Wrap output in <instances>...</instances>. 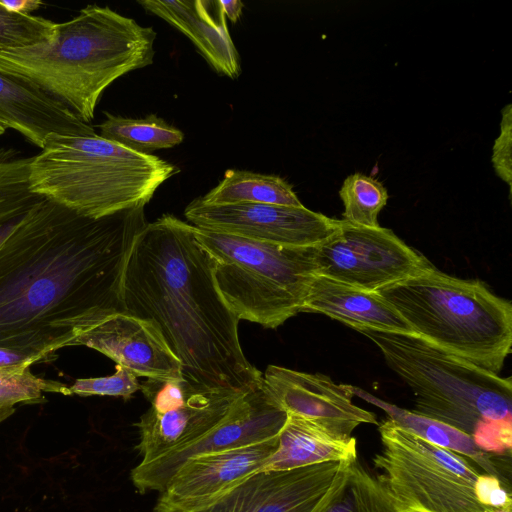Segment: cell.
Returning a JSON list of instances; mask_svg holds the SVG:
<instances>
[{"label":"cell","mask_w":512,"mask_h":512,"mask_svg":"<svg viewBox=\"0 0 512 512\" xmlns=\"http://www.w3.org/2000/svg\"><path fill=\"white\" fill-rule=\"evenodd\" d=\"M144 207L89 218L44 198L0 246V347L47 362L124 312L123 274L148 223Z\"/></svg>","instance_id":"obj_1"},{"label":"cell","mask_w":512,"mask_h":512,"mask_svg":"<svg viewBox=\"0 0 512 512\" xmlns=\"http://www.w3.org/2000/svg\"><path fill=\"white\" fill-rule=\"evenodd\" d=\"M214 267L194 226L165 214L147 223L131 248L124 312L158 326L193 387L245 392L263 377L244 355L239 320L216 286Z\"/></svg>","instance_id":"obj_2"},{"label":"cell","mask_w":512,"mask_h":512,"mask_svg":"<svg viewBox=\"0 0 512 512\" xmlns=\"http://www.w3.org/2000/svg\"><path fill=\"white\" fill-rule=\"evenodd\" d=\"M156 32L111 8L87 5L52 40L0 51V71L23 79L90 124L104 90L153 63Z\"/></svg>","instance_id":"obj_3"},{"label":"cell","mask_w":512,"mask_h":512,"mask_svg":"<svg viewBox=\"0 0 512 512\" xmlns=\"http://www.w3.org/2000/svg\"><path fill=\"white\" fill-rule=\"evenodd\" d=\"M179 169L94 134H51L32 157L30 189L89 218L145 206Z\"/></svg>","instance_id":"obj_4"},{"label":"cell","mask_w":512,"mask_h":512,"mask_svg":"<svg viewBox=\"0 0 512 512\" xmlns=\"http://www.w3.org/2000/svg\"><path fill=\"white\" fill-rule=\"evenodd\" d=\"M412 331L473 365L499 375L512 346V305L477 279L430 264L376 291Z\"/></svg>","instance_id":"obj_5"},{"label":"cell","mask_w":512,"mask_h":512,"mask_svg":"<svg viewBox=\"0 0 512 512\" xmlns=\"http://www.w3.org/2000/svg\"><path fill=\"white\" fill-rule=\"evenodd\" d=\"M355 331L371 340L413 391V412L472 437L491 421L512 420L511 378H502L414 332Z\"/></svg>","instance_id":"obj_6"},{"label":"cell","mask_w":512,"mask_h":512,"mask_svg":"<svg viewBox=\"0 0 512 512\" xmlns=\"http://www.w3.org/2000/svg\"><path fill=\"white\" fill-rule=\"evenodd\" d=\"M376 476L396 512H511V485L468 457L427 442L387 418L378 423Z\"/></svg>","instance_id":"obj_7"},{"label":"cell","mask_w":512,"mask_h":512,"mask_svg":"<svg viewBox=\"0 0 512 512\" xmlns=\"http://www.w3.org/2000/svg\"><path fill=\"white\" fill-rule=\"evenodd\" d=\"M194 235L214 259L216 286L239 321L277 328L300 313L316 276V246H282L195 226Z\"/></svg>","instance_id":"obj_8"},{"label":"cell","mask_w":512,"mask_h":512,"mask_svg":"<svg viewBox=\"0 0 512 512\" xmlns=\"http://www.w3.org/2000/svg\"><path fill=\"white\" fill-rule=\"evenodd\" d=\"M315 262L316 275L367 291L404 280L432 264L390 229L343 220L316 246Z\"/></svg>","instance_id":"obj_9"},{"label":"cell","mask_w":512,"mask_h":512,"mask_svg":"<svg viewBox=\"0 0 512 512\" xmlns=\"http://www.w3.org/2000/svg\"><path fill=\"white\" fill-rule=\"evenodd\" d=\"M287 413L262 382L246 391L217 426L194 442L131 471V480L141 493L159 491L188 458L262 442L278 436Z\"/></svg>","instance_id":"obj_10"},{"label":"cell","mask_w":512,"mask_h":512,"mask_svg":"<svg viewBox=\"0 0 512 512\" xmlns=\"http://www.w3.org/2000/svg\"><path fill=\"white\" fill-rule=\"evenodd\" d=\"M189 224L282 246H317L331 237L341 220L306 208L272 204L210 205L194 199L184 211Z\"/></svg>","instance_id":"obj_11"},{"label":"cell","mask_w":512,"mask_h":512,"mask_svg":"<svg viewBox=\"0 0 512 512\" xmlns=\"http://www.w3.org/2000/svg\"><path fill=\"white\" fill-rule=\"evenodd\" d=\"M349 463L260 470L197 508L180 510L156 505L154 512H313Z\"/></svg>","instance_id":"obj_12"},{"label":"cell","mask_w":512,"mask_h":512,"mask_svg":"<svg viewBox=\"0 0 512 512\" xmlns=\"http://www.w3.org/2000/svg\"><path fill=\"white\" fill-rule=\"evenodd\" d=\"M262 377L267 391L287 414L311 420L335 434L352 436L362 424L378 425L374 413L353 403L352 385L276 365H269Z\"/></svg>","instance_id":"obj_13"},{"label":"cell","mask_w":512,"mask_h":512,"mask_svg":"<svg viewBox=\"0 0 512 512\" xmlns=\"http://www.w3.org/2000/svg\"><path fill=\"white\" fill-rule=\"evenodd\" d=\"M245 392L191 386L180 399L150 406L135 424L141 462L152 461L208 433L226 418Z\"/></svg>","instance_id":"obj_14"},{"label":"cell","mask_w":512,"mask_h":512,"mask_svg":"<svg viewBox=\"0 0 512 512\" xmlns=\"http://www.w3.org/2000/svg\"><path fill=\"white\" fill-rule=\"evenodd\" d=\"M278 446V436L254 444L188 458L174 472L156 505L197 508L262 470Z\"/></svg>","instance_id":"obj_15"},{"label":"cell","mask_w":512,"mask_h":512,"mask_svg":"<svg viewBox=\"0 0 512 512\" xmlns=\"http://www.w3.org/2000/svg\"><path fill=\"white\" fill-rule=\"evenodd\" d=\"M86 346L147 379H181L180 360L158 326L143 318L119 312L83 333L75 346Z\"/></svg>","instance_id":"obj_16"},{"label":"cell","mask_w":512,"mask_h":512,"mask_svg":"<svg viewBox=\"0 0 512 512\" xmlns=\"http://www.w3.org/2000/svg\"><path fill=\"white\" fill-rule=\"evenodd\" d=\"M0 124L43 148L51 134L94 135L93 126L37 86L0 71Z\"/></svg>","instance_id":"obj_17"},{"label":"cell","mask_w":512,"mask_h":512,"mask_svg":"<svg viewBox=\"0 0 512 512\" xmlns=\"http://www.w3.org/2000/svg\"><path fill=\"white\" fill-rule=\"evenodd\" d=\"M138 3L186 35L213 69L231 79L241 72L239 54L231 39L226 17L217 2L203 0H141Z\"/></svg>","instance_id":"obj_18"},{"label":"cell","mask_w":512,"mask_h":512,"mask_svg":"<svg viewBox=\"0 0 512 512\" xmlns=\"http://www.w3.org/2000/svg\"><path fill=\"white\" fill-rule=\"evenodd\" d=\"M300 312L319 313L357 328L413 332L397 311L376 291H367L316 275Z\"/></svg>","instance_id":"obj_19"},{"label":"cell","mask_w":512,"mask_h":512,"mask_svg":"<svg viewBox=\"0 0 512 512\" xmlns=\"http://www.w3.org/2000/svg\"><path fill=\"white\" fill-rule=\"evenodd\" d=\"M356 459V439L353 436H341L311 420L287 414L278 434V446L262 471H287Z\"/></svg>","instance_id":"obj_20"},{"label":"cell","mask_w":512,"mask_h":512,"mask_svg":"<svg viewBox=\"0 0 512 512\" xmlns=\"http://www.w3.org/2000/svg\"><path fill=\"white\" fill-rule=\"evenodd\" d=\"M355 396L384 410L388 418L402 428L436 446L449 449L468 457L486 474H491L510 485V479L495 458L498 455L486 453L479 449L469 435L437 420L425 417L412 410L400 408L383 401L365 390L352 386Z\"/></svg>","instance_id":"obj_21"},{"label":"cell","mask_w":512,"mask_h":512,"mask_svg":"<svg viewBox=\"0 0 512 512\" xmlns=\"http://www.w3.org/2000/svg\"><path fill=\"white\" fill-rule=\"evenodd\" d=\"M31 161L13 148L0 149V246L44 199L30 189Z\"/></svg>","instance_id":"obj_22"},{"label":"cell","mask_w":512,"mask_h":512,"mask_svg":"<svg viewBox=\"0 0 512 512\" xmlns=\"http://www.w3.org/2000/svg\"><path fill=\"white\" fill-rule=\"evenodd\" d=\"M205 204H272L301 207L292 186L275 175L228 170L216 187L200 197Z\"/></svg>","instance_id":"obj_23"},{"label":"cell","mask_w":512,"mask_h":512,"mask_svg":"<svg viewBox=\"0 0 512 512\" xmlns=\"http://www.w3.org/2000/svg\"><path fill=\"white\" fill-rule=\"evenodd\" d=\"M313 512H396L390 498L358 459L349 463Z\"/></svg>","instance_id":"obj_24"},{"label":"cell","mask_w":512,"mask_h":512,"mask_svg":"<svg viewBox=\"0 0 512 512\" xmlns=\"http://www.w3.org/2000/svg\"><path fill=\"white\" fill-rule=\"evenodd\" d=\"M105 116L98 125L100 136L136 152L150 154L153 150L177 146L184 139L181 130L155 114L128 118L105 112Z\"/></svg>","instance_id":"obj_25"},{"label":"cell","mask_w":512,"mask_h":512,"mask_svg":"<svg viewBox=\"0 0 512 512\" xmlns=\"http://www.w3.org/2000/svg\"><path fill=\"white\" fill-rule=\"evenodd\" d=\"M31 366L19 365L0 368V424L9 418L17 404H35L46 401L43 393L70 395L69 386L34 375Z\"/></svg>","instance_id":"obj_26"},{"label":"cell","mask_w":512,"mask_h":512,"mask_svg":"<svg viewBox=\"0 0 512 512\" xmlns=\"http://www.w3.org/2000/svg\"><path fill=\"white\" fill-rule=\"evenodd\" d=\"M344 205L343 221L363 227H378V215L388 200L381 182L362 173L349 175L339 190Z\"/></svg>","instance_id":"obj_27"},{"label":"cell","mask_w":512,"mask_h":512,"mask_svg":"<svg viewBox=\"0 0 512 512\" xmlns=\"http://www.w3.org/2000/svg\"><path fill=\"white\" fill-rule=\"evenodd\" d=\"M56 24L40 16L10 12L0 4V51L50 41Z\"/></svg>","instance_id":"obj_28"},{"label":"cell","mask_w":512,"mask_h":512,"mask_svg":"<svg viewBox=\"0 0 512 512\" xmlns=\"http://www.w3.org/2000/svg\"><path fill=\"white\" fill-rule=\"evenodd\" d=\"M70 395L114 396L129 399L140 390L137 376L127 368L116 364L114 374L105 377L77 379L69 386Z\"/></svg>","instance_id":"obj_29"},{"label":"cell","mask_w":512,"mask_h":512,"mask_svg":"<svg viewBox=\"0 0 512 512\" xmlns=\"http://www.w3.org/2000/svg\"><path fill=\"white\" fill-rule=\"evenodd\" d=\"M512 111L511 104L506 105L502 110L500 134L495 139L492 153V164L497 176L507 183L511 190L512 184Z\"/></svg>","instance_id":"obj_30"},{"label":"cell","mask_w":512,"mask_h":512,"mask_svg":"<svg viewBox=\"0 0 512 512\" xmlns=\"http://www.w3.org/2000/svg\"><path fill=\"white\" fill-rule=\"evenodd\" d=\"M36 362L37 360L29 355L0 347V368L19 365L31 366Z\"/></svg>","instance_id":"obj_31"},{"label":"cell","mask_w":512,"mask_h":512,"mask_svg":"<svg viewBox=\"0 0 512 512\" xmlns=\"http://www.w3.org/2000/svg\"><path fill=\"white\" fill-rule=\"evenodd\" d=\"M0 4L10 12L30 15L38 10L43 3L37 0H0Z\"/></svg>","instance_id":"obj_32"},{"label":"cell","mask_w":512,"mask_h":512,"mask_svg":"<svg viewBox=\"0 0 512 512\" xmlns=\"http://www.w3.org/2000/svg\"><path fill=\"white\" fill-rule=\"evenodd\" d=\"M219 7L232 23H236L243 10V3L240 0H219L217 1Z\"/></svg>","instance_id":"obj_33"},{"label":"cell","mask_w":512,"mask_h":512,"mask_svg":"<svg viewBox=\"0 0 512 512\" xmlns=\"http://www.w3.org/2000/svg\"><path fill=\"white\" fill-rule=\"evenodd\" d=\"M5 132V128L0 124V136Z\"/></svg>","instance_id":"obj_34"}]
</instances>
